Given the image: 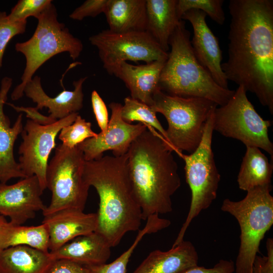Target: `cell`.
I'll return each mask as SVG.
<instances>
[{
    "instance_id": "obj_1",
    "label": "cell",
    "mask_w": 273,
    "mask_h": 273,
    "mask_svg": "<svg viewBox=\"0 0 273 273\" xmlns=\"http://www.w3.org/2000/svg\"><path fill=\"white\" fill-rule=\"evenodd\" d=\"M227 79L254 94L273 114V1L231 0Z\"/></svg>"
},
{
    "instance_id": "obj_2",
    "label": "cell",
    "mask_w": 273,
    "mask_h": 273,
    "mask_svg": "<svg viewBox=\"0 0 273 273\" xmlns=\"http://www.w3.org/2000/svg\"><path fill=\"white\" fill-rule=\"evenodd\" d=\"M147 128L127 153L128 173L144 220L171 212V197L181 186L172 147L155 129Z\"/></svg>"
},
{
    "instance_id": "obj_3",
    "label": "cell",
    "mask_w": 273,
    "mask_h": 273,
    "mask_svg": "<svg viewBox=\"0 0 273 273\" xmlns=\"http://www.w3.org/2000/svg\"><path fill=\"white\" fill-rule=\"evenodd\" d=\"M83 176L99 197L96 232L111 248L115 247L127 233L139 230L143 220L128 173L127 153L85 161Z\"/></svg>"
},
{
    "instance_id": "obj_4",
    "label": "cell",
    "mask_w": 273,
    "mask_h": 273,
    "mask_svg": "<svg viewBox=\"0 0 273 273\" xmlns=\"http://www.w3.org/2000/svg\"><path fill=\"white\" fill-rule=\"evenodd\" d=\"M169 44L171 50L161 72L160 89L172 96L205 98L219 106L225 104L235 90L219 85L198 61L184 20H180Z\"/></svg>"
},
{
    "instance_id": "obj_5",
    "label": "cell",
    "mask_w": 273,
    "mask_h": 273,
    "mask_svg": "<svg viewBox=\"0 0 273 273\" xmlns=\"http://www.w3.org/2000/svg\"><path fill=\"white\" fill-rule=\"evenodd\" d=\"M272 185L247 191L244 199H225L221 210L232 215L239 224L240 245L235 263V273H253L254 259L261 240L273 224Z\"/></svg>"
},
{
    "instance_id": "obj_6",
    "label": "cell",
    "mask_w": 273,
    "mask_h": 273,
    "mask_svg": "<svg viewBox=\"0 0 273 273\" xmlns=\"http://www.w3.org/2000/svg\"><path fill=\"white\" fill-rule=\"evenodd\" d=\"M57 16L56 8L52 3L36 18L37 25L31 37L15 44L16 51L25 56L26 66L21 82L11 94L12 100L23 97L26 84L37 69L52 57L68 52L71 59L75 60L82 51L81 41L70 33L65 24L58 20Z\"/></svg>"
},
{
    "instance_id": "obj_7",
    "label": "cell",
    "mask_w": 273,
    "mask_h": 273,
    "mask_svg": "<svg viewBox=\"0 0 273 273\" xmlns=\"http://www.w3.org/2000/svg\"><path fill=\"white\" fill-rule=\"evenodd\" d=\"M218 105L202 98H185L168 95L161 89L153 97L152 107L168 123L166 141L177 154H190L198 147L206 123Z\"/></svg>"
},
{
    "instance_id": "obj_8",
    "label": "cell",
    "mask_w": 273,
    "mask_h": 273,
    "mask_svg": "<svg viewBox=\"0 0 273 273\" xmlns=\"http://www.w3.org/2000/svg\"><path fill=\"white\" fill-rule=\"evenodd\" d=\"M214 111L207 120L202 140L197 148L189 155L183 153L177 154L185 161L186 182L190 188L192 196L186 220L172 247L184 240L192 220L202 211L208 208L217 196L220 175L212 150Z\"/></svg>"
},
{
    "instance_id": "obj_9",
    "label": "cell",
    "mask_w": 273,
    "mask_h": 273,
    "mask_svg": "<svg viewBox=\"0 0 273 273\" xmlns=\"http://www.w3.org/2000/svg\"><path fill=\"white\" fill-rule=\"evenodd\" d=\"M85 161L77 146L69 148L61 144L56 148L46 171L52 198L42 211L44 216L63 209L84 210L90 188L83 176Z\"/></svg>"
},
{
    "instance_id": "obj_10",
    "label": "cell",
    "mask_w": 273,
    "mask_h": 273,
    "mask_svg": "<svg viewBox=\"0 0 273 273\" xmlns=\"http://www.w3.org/2000/svg\"><path fill=\"white\" fill-rule=\"evenodd\" d=\"M247 90L239 86L228 102L217 107L213 113V130L223 136L236 139L246 147L261 148L273 160V144L268 128L271 121L263 119L247 97Z\"/></svg>"
},
{
    "instance_id": "obj_11",
    "label": "cell",
    "mask_w": 273,
    "mask_h": 273,
    "mask_svg": "<svg viewBox=\"0 0 273 273\" xmlns=\"http://www.w3.org/2000/svg\"><path fill=\"white\" fill-rule=\"evenodd\" d=\"M98 50L103 67L110 75H115L121 64L127 61L146 64L166 60L164 51L146 31L117 33L104 30L89 38Z\"/></svg>"
},
{
    "instance_id": "obj_12",
    "label": "cell",
    "mask_w": 273,
    "mask_h": 273,
    "mask_svg": "<svg viewBox=\"0 0 273 273\" xmlns=\"http://www.w3.org/2000/svg\"><path fill=\"white\" fill-rule=\"evenodd\" d=\"M78 115V112L73 113L46 125L28 119L23 127L21 133L23 140L18 150L20 155L19 164L26 177H37L43 191L47 189L48 160L56 147V138L64 127L74 121Z\"/></svg>"
},
{
    "instance_id": "obj_13",
    "label": "cell",
    "mask_w": 273,
    "mask_h": 273,
    "mask_svg": "<svg viewBox=\"0 0 273 273\" xmlns=\"http://www.w3.org/2000/svg\"><path fill=\"white\" fill-rule=\"evenodd\" d=\"M122 107L119 103H110L111 115L107 129L77 146L83 153L85 161L98 159L108 150L112 151L115 156L125 155L132 142L147 129V126L142 123L132 124L124 121L121 115Z\"/></svg>"
},
{
    "instance_id": "obj_14",
    "label": "cell",
    "mask_w": 273,
    "mask_h": 273,
    "mask_svg": "<svg viewBox=\"0 0 273 273\" xmlns=\"http://www.w3.org/2000/svg\"><path fill=\"white\" fill-rule=\"evenodd\" d=\"M43 192L35 175L12 185L0 183V214L13 225H22L46 208L40 197Z\"/></svg>"
},
{
    "instance_id": "obj_15",
    "label": "cell",
    "mask_w": 273,
    "mask_h": 273,
    "mask_svg": "<svg viewBox=\"0 0 273 273\" xmlns=\"http://www.w3.org/2000/svg\"><path fill=\"white\" fill-rule=\"evenodd\" d=\"M206 16L200 10H191L183 15L181 20L188 21L192 26L191 43L198 61L219 85L229 88L228 80L221 68L222 55L219 41L208 26Z\"/></svg>"
},
{
    "instance_id": "obj_16",
    "label": "cell",
    "mask_w": 273,
    "mask_h": 273,
    "mask_svg": "<svg viewBox=\"0 0 273 273\" xmlns=\"http://www.w3.org/2000/svg\"><path fill=\"white\" fill-rule=\"evenodd\" d=\"M42 223L48 230L51 252L78 236L96 231L98 215L78 209H63L44 216Z\"/></svg>"
},
{
    "instance_id": "obj_17",
    "label": "cell",
    "mask_w": 273,
    "mask_h": 273,
    "mask_svg": "<svg viewBox=\"0 0 273 273\" xmlns=\"http://www.w3.org/2000/svg\"><path fill=\"white\" fill-rule=\"evenodd\" d=\"M12 85L11 78L5 77L2 79L0 88V183L4 184L13 178L26 177L14 155L15 142L23 129L22 114L18 115L11 126L10 121L4 111Z\"/></svg>"
},
{
    "instance_id": "obj_18",
    "label": "cell",
    "mask_w": 273,
    "mask_h": 273,
    "mask_svg": "<svg viewBox=\"0 0 273 273\" xmlns=\"http://www.w3.org/2000/svg\"><path fill=\"white\" fill-rule=\"evenodd\" d=\"M87 77H82L73 82V90H66L64 88L57 96H49L43 89L40 77L35 76L25 85L24 94L36 103L37 110L47 108L49 115L58 120L69 115L77 113L83 107L84 95L82 85Z\"/></svg>"
},
{
    "instance_id": "obj_19",
    "label": "cell",
    "mask_w": 273,
    "mask_h": 273,
    "mask_svg": "<svg viewBox=\"0 0 273 273\" xmlns=\"http://www.w3.org/2000/svg\"><path fill=\"white\" fill-rule=\"evenodd\" d=\"M111 248L105 238L95 231L78 236L50 253L55 260L66 259L89 267L107 263Z\"/></svg>"
},
{
    "instance_id": "obj_20",
    "label": "cell",
    "mask_w": 273,
    "mask_h": 273,
    "mask_svg": "<svg viewBox=\"0 0 273 273\" xmlns=\"http://www.w3.org/2000/svg\"><path fill=\"white\" fill-rule=\"evenodd\" d=\"M166 60L138 65L124 62L115 76L125 83L131 98L152 106L154 95L160 89V76Z\"/></svg>"
},
{
    "instance_id": "obj_21",
    "label": "cell",
    "mask_w": 273,
    "mask_h": 273,
    "mask_svg": "<svg viewBox=\"0 0 273 273\" xmlns=\"http://www.w3.org/2000/svg\"><path fill=\"white\" fill-rule=\"evenodd\" d=\"M198 260L194 245L184 240L168 251H152L132 273H180L198 265Z\"/></svg>"
},
{
    "instance_id": "obj_22",
    "label": "cell",
    "mask_w": 273,
    "mask_h": 273,
    "mask_svg": "<svg viewBox=\"0 0 273 273\" xmlns=\"http://www.w3.org/2000/svg\"><path fill=\"white\" fill-rule=\"evenodd\" d=\"M55 261L50 252L26 246L10 247L0 251L2 273H50Z\"/></svg>"
},
{
    "instance_id": "obj_23",
    "label": "cell",
    "mask_w": 273,
    "mask_h": 273,
    "mask_svg": "<svg viewBox=\"0 0 273 273\" xmlns=\"http://www.w3.org/2000/svg\"><path fill=\"white\" fill-rule=\"evenodd\" d=\"M177 0H146V31L165 52L180 19L176 11Z\"/></svg>"
},
{
    "instance_id": "obj_24",
    "label": "cell",
    "mask_w": 273,
    "mask_h": 273,
    "mask_svg": "<svg viewBox=\"0 0 273 273\" xmlns=\"http://www.w3.org/2000/svg\"><path fill=\"white\" fill-rule=\"evenodd\" d=\"M104 14L111 31H146V0H109Z\"/></svg>"
},
{
    "instance_id": "obj_25",
    "label": "cell",
    "mask_w": 273,
    "mask_h": 273,
    "mask_svg": "<svg viewBox=\"0 0 273 273\" xmlns=\"http://www.w3.org/2000/svg\"><path fill=\"white\" fill-rule=\"evenodd\" d=\"M273 164L258 148L247 146L237 176L240 189L248 191L271 185Z\"/></svg>"
},
{
    "instance_id": "obj_26",
    "label": "cell",
    "mask_w": 273,
    "mask_h": 273,
    "mask_svg": "<svg viewBox=\"0 0 273 273\" xmlns=\"http://www.w3.org/2000/svg\"><path fill=\"white\" fill-rule=\"evenodd\" d=\"M3 249L23 245L50 252V236L45 224L36 226L15 225L10 222L1 233Z\"/></svg>"
},
{
    "instance_id": "obj_27",
    "label": "cell",
    "mask_w": 273,
    "mask_h": 273,
    "mask_svg": "<svg viewBox=\"0 0 273 273\" xmlns=\"http://www.w3.org/2000/svg\"><path fill=\"white\" fill-rule=\"evenodd\" d=\"M156 113L152 106L130 97L124 99L121 112V117L125 122L131 123L133 121H139L153 128L166 141V130L157 118Z\"/></svg>"
},
{
    "instance_id": "obj_28",
    "label": "cell",
    "mask_w": 273,
    "mask_h": 273,
    "mask_svg": "<svg viewBox=\"0 0 273 273\" xmlns=\"http://www.w3.org/2000/svg\"><path fill=\"white\" fill-rule=\"evenodd\" d=\"M223 2V0H177L176 13L181 20L185 12L191 10H200L216 23L222 25L225 19L222 8Z\"/></svg>"
},
{
    "instance_id": "obj_29",
    "label": "cell",
    "mask_w": 273,
    "mask_h": 273,
    "mask_svg": "<svg viewBox=\"0 0 273 273\" xmlns=\"http://www.w3.org/2000/svg\"><path fill=\"white\" fill-rule=\"evenodd\" d=\"M97 134L92 130V123L78 115L72 124L61 130L59 139L64 146L73 148L85 140L95 137Z\"/></svg>"
},
{
    "instance_id": "obj_30",
    "label": "cell",
    "mask_w": 273,
    "mask_h": 273,
    "mask_svg": "<svg viewBox=\"0 0 273 273\" xmlns=\"http://www.w3.org/2000/svg\"><path fill=\"white\" fill-rule=\"evenodd\" d=\"M151 233V228L145 225L139 230L133 243L125 252L109 263L89 266L92 273H126L127 266L133 252L143 237Z\"/></svg>"
},
{
    "instance_id": "obj_31",
    "label": "cell",
    "mask_w": 273,
    "mask_h": 273,
    "mask_svg": "<svg viewBox=\"0 0 273 273\" xmlns=\"http://www.w3.org/2000/svg\"><path fill=\"white\" fill-rule=\"evenodd\" d=\"M51 3V0H20L12 9L8 17L12 22L26 21L30 16L37 18Z\"/></svg>"
},
{
    "instance_id": "obj_32",
    "label": "cell",
    "mask_w": 273,
    "mask_h": 273,
    "mask_svg": "<svg viewBox=\"0 0 273 273\" xmlns=\"http://www.w3.org/2000/svg\"><path fill=\"white\" fill-rule=\"evenodd\" d=\"M27 20L21 22L10 21L5 12L0 11V70L7 46L15 36L25 32Z\"/></svg>"
},
{
    "instance_id": "obj_33",
    "label": "cell",
    "mask_w": 273,
    "mask_h": 273,
    "mask_svg": "<svg viewBox=\"0 0 273 273\" xmlns=\"http://www.w3.org/2000/svg\"><path fill=\"white\" fill-rule=\"evenodd\" d=\"M109 0H87L76 8L69 15L75 20L81 21L86 17H95L104 13Z\"/></svg>"
},
{
    "instance_id": "obj_34",
    "label": "cell",
    "mask_w": 273,
    "mask_h": 273,
    "mask_svg": "<svg viewBox=\"0 0 273 273\" xmlns=\"http://www.w3.org/2000/svg\"><path fill=\"white\" fill-rule=\"evenodd\" d=\"M91 102L93 112L101 131H105L109 121L108 110L104 101L95 90L92 93Z\"/></svg>"
},
{
    "instance_id": "obj_35",
    "label": "cell",
    "mask_w": 273,
    "mask_h": 273,
    "mask_svg": "<svg viewBox=\"0 0 273 273\" xmlns=\"http://www.w3.org/2000/svg\"><path fill=\"white\" fill-rule=\"evenodd\" d=\"M180 273H235V263L231 259H220L211 268L196 265Z\"/></svg>"
},
{
    "instance_id": "obj_36",
    "label": "cell",
    "mask_w": 273,
    "mask_h": 273,
    "mask_svg": "<svg viewBox=\"0 0 273 273\" xmlns=\"http://www.w3.org/2000/svg\"><path fill=\"white\" fill-rule=\"evenodd\" d=\"M50 273H92L90 268L76 262L66 260H56Z\"/></svg>"
},
{
    "instance_id": "obj_37",
    "label": "cell",
    "mask_w": 273,
    "mask_h": 273,
    "mask_svg": "<svg viewBox=\"0 0 273 273\" xmlns=\"http://www.w3.org/2000/svg\"><path fill=\"white\" fill-rule=\"evenodd\" d=\"M8 104L17 112L25 113L26 116L30 120L41 125L51 124L57 120L49 116H47L41 114L35 107L16 106L11 103H8Z\"/></svg>"
},
{
    "instance_id": "obj_38",
    "label": "cell",
    "mask_w": 273,
    "mask_h": 273,
    "mask_svg": "<svg viewBox=\"0 0 273 273\" xmlns=\"http://www.w3.org/2000/svg\"><path fill=\"white\" fill-rule=\"evenodd\" d=\"M267 256L262 257L261 273H273V239H267L266 243Z\"/></svg>"
},
{
    "instance_id": "obj_39",
    "label": "cell",
    "mask_w": 273,
    "mask_h": 273,
    "mask_svg": "<svg viewBox=\"0 0 273 273\" xmlns=\"http://www.w3.org/2000/svg\"><path fill=\"white\" fill-rule=\"evenodd\" d=\"M262 257L256 255L253 264V273H261Z\"/></svg>"
},
{
    "instance_id": "obj_40",
    "label": "cell",
    "mask_w": 273,
    "mask_h": 273,
    "mask_svg": "<svg viewBox=\"0 0 273 273\" xmlns=\"http://www.w3.org/2000/svg\"><path fill=\"white\" fill-rule=\"evenodd\" d=\"M9 222L4 218V216L0 215V233L8 225Z\"/></svg>"
},
{
    "instance_id": "obj_41",
    "label": "cell",
    "mask_w": 273,
    "mask_h": 273,
    "mask_svg": "<svg viewBox=\"0 0 273 273\" xmlns=\"http://www.w3.org/2000/svg\"><path fill=\"white\" fill-rule=\"evenodd\" d=\"M2 232H1L0 233V251L3 250V248H2V236H1V233H2Z\"/></svg>"
},
{
    "instance_id": "obj_42",
    "label": "cell",
    "mask_w": 273,
    "mask_h": 273,
    "mask_svg": "<svg viewBox=\"0 0 273 273\" xmlns=\"http://www.w3.org/2000/svg\"><path fill=\"white\" fill-rule=\"evenodd\" d=\"M0 273H2V272L0 271Z\"/></svg>"
}]
</instances>
